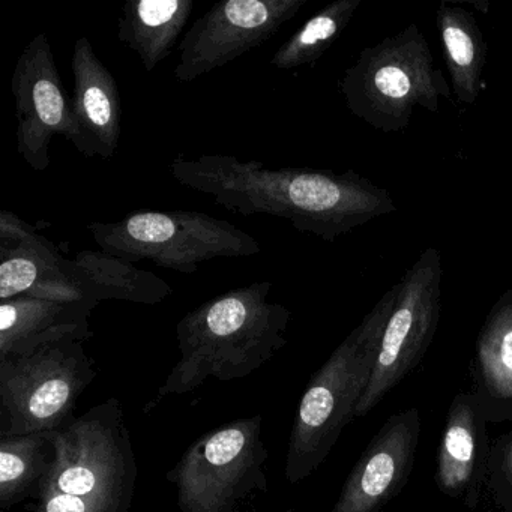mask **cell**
<instances>
[{
  "label": "cell",
  "mask_w": 512,
  "mask_h": 512,
  "mask_svg": "<svg viewBox=\"0 0 512 512\" xmlns=\"http://www.w3.org/2000/svg\"><path fill=\"white\" fill-rule=\"evenodd\" d=\"M169 169L182 187L212 197L227 211L283 218L298 232L326 242L397 211L388 190L355 170L266 167L223 154H179Z\"/></svg>",
  "instance_id": "obj_1"
},
{
  "label": "cell",
  "mask_w": 512,
  "mask_h": 512,
  "mask_svg": "<svg viewBox=\"0 0 512 512\" xmlns=\"http://www.w3.org/2000/svg\"><path fill=\"white\" fill-rule=\"evenodd\" d=\"M272 283L260 281L221 293L185 314L176 325L179 361L152 406L188 394L209 379H245L287 344L292 313L269 302Z\"/></svg>",
  "instance_id": "obj_2"
},
{
  "label": "cell",
  "mask_w": 512,
  "mask_h": 512,
  "mask_svg": "<svg viewBox=\"0 0 512 512\" xmlns=\"http://www.w3.org/2000/svg\"><path fill=\"white\" fill-rule=\"evenodd\" d=\"M56 461L35 512H130L137 463L124 407L112 397L55 431Z\"/></svg>",
  "instance_id": "obj_3"
},
{
  "label": "cell",
  "mask_w": 512,
  "mask_h": 512,
  "mask_svg": "<svg viewBox=\"0 0 512 512\" xmlns=\"http://www.w3.org/2000/svg\"><path fill=\"white\" fill-rule=\"evenodd\" d=\"M398 290L395 284L379 299L308 382L287 446L284 475L289 484L313 475L356 418Z\"/></svg>",
  "instance_id": "obj_4"
},
{
  "label": "cell",
  "mask_w": 512,
  "mask_h": 512,
  "mask_svg": "<svg viewBox=\"0 0 512 512\" xmlns=\"http://www.w3.org/2000/svg\"><path fill=\"white\" fill-rule=\"evenodd\" d=\"M340 91L350 113L382 133L406 130L416 107L437 113L452 95L416 25L365 47L344 71Z\"/></svg>",
  "instance_id": "obj_5"
},
{
  "label": "cell",
  "mask_w": 512,
  "mask_h": 512,
  "mask_svg": "<svg viewBox=\"0 0 512 512\" xmlns=\"http://www.w3.org/2000/svg\"><path fill=\"white\" fill-rule=\"evenodd\" d=\"M95 244L130 263L149 260L160 268L194 274L212 259L253 257L259 241L226 220L194 211H136L116 223H91Z\"/></svg>",
  "instance_id": "obj_6"
},
{
  "label": "cell",
  "mask_w": 512,
  "mask_h": 512,
  "mask_svg": "<svg viewBox=\"0 0 512 512\" xmlns=\"http://www.w3.org/2000/svg\"><path fill=\"white\" fill-rule=\"evenodd\" d=\"M262 427V415L236 419L203 434L185 451L167 472L181 512H245L268 493Z\"/></svg>",
  "instance_id": "obj_7"
},
{
  "label": "cell",
  "mask_w": 512,
  "mask_h": 512,
  "mask_svg": "<svg viewBox=\"0 0 512 512\" xmlns=\"http://www.w3.org/2000/svg\"><path fill=\"white\" fill-rule=\"evenodd\" d=\"M95 377L82 341L0 359V436L61 430Z\"/></svg>",
  "instance_id": "obj_8"
},
{
  "label": "cell",
  "mask_w": 512,
  "mask_h": 512,
  "mask_svg": "<svg viewBox=\"0 0 512 512\" xmlns=\"http://www.w3.org/2000/svg\"><path fill=\"white\" fill-rule=\"evenodd\" d=\"M442 256L422 251L398 283L397 299L380 340L379 353L356 418L367 416L427 355L442 313Z\"/></svg>",
  "instance_id": "obj_9"
},
{
  "label": "cell",
  "mask_w": 512,
  "mask_h": 512,
  "mask_svg": "<svg viewBox=\"0 0 512 512\" xmlns=\"http://www.w3.org/2000/svg\"><path fill=\"white\" fill-rule=\"evenodd\" d=\"M308 0H221L191 25L173 70L190 83L268 43Z\"/></svg>",
  "instance_id": "obj_10"
},
{
  "label": "cell",
  "mask_w": 512,
  "mask_h": 512,
  "mask_svg": "<svg viewBox=\"0 0 512 512\" xmlns=\"http://www.w3.org/2000/svg\"><path fill=\"white\" fill-rule=\"evenodd\" d=\"M11 91L16 101L17 151L31 169H49L50 145L55 136L65 137L79 149L82 137L73 104L46 34L37 35L17 59Z\"/></svg>",
  "instance_id": "obj_11"
},
{
  "label": "cell",
  "mask_w": 512,
  "mask_h": 512,
  "mask_svg": "<svg viewBox=\"0 0 512 512\" xmlns=\"http://www.w3.org/2000/svg\"><path fill=\"white\" fill-rule=\"evenodd\" d=\"M419 437L418 407L389 416L356 461L331 512L382 511L406 487Z\"/></svg>",
  "instance_id": "obj_12"
},
{
  "label": "cell",
  "mask_w": 512,
  "mask_h": 512,
  "mask_svg": "<svg viewBox=\"0 0 512 512\" xmlns=\"http://www.w3.org/2000/svg\"><path fill=\"white\" fill-rule=\"evenodd\" d=\"M488 424L473 392H458L449 406L437 448V488L472 511L478 508L487 479Z\"/></svg>",
  "instance_id": "obj_13"
},
{
  "label": "cell",
  "mask_w": 512,
  "mask_h": 512,
  "mask_svg": "<svg viewBox=\"0 0 512 512\" xmlns=\"http://www.w3.org/2000/svg\"><path fill=\"white\" fill-rule=\"evenodd\" d=\"M71 70V104L82 137L77 151L88 158L109 160L121 140L122 101L118 83L86 37H80L74 44Z\"/></svg>",
  "instance_id": "obj_14"
},
{
  "label": "cell",
  "mask_w": 512,
  "mask_h": 512,
  "mask_svg": "<svg viewBox=\"0 0 512 512\" xmlns=\"http://www.w3.org/2000/svg\"><path fill=\"white\" fill-rule=\"evenodd\" d=\"M94 305L17 296L0 304V359L29 355L62 341L92 338Z\"/></svg>",
  "instance_id": "obj_15"
},
{
  "label": "cell",
  "mask_w": 512,
  "mask_h": 512,
  "mask_svg": "<svg viewBox=\"0 0 512 512\" xmlns=\"http://www.w3.org/2000/svg\"><path fill=\"white\" fill-rule=\"evenodd\" d=\"M473 395L490 424L512 419V289L494 302L473 353Z\"/></svg>",
  "instance_id": "obj_16"
},
{
  "label": "cell",
  "mask_w": 512,
  "mask_h": 512,
  "mask_svg": "<svg viewBox=\"0 0 512 512\" xmlns=\"http://www.w3.org/2000/svg\"><path fill=\"white\" fill-rule=\"evenodd\" d=\"M67 274L80 298L95 307L104 301L157 305L173 293L172 286L154 272L101 250L77 253L68 260Z\"/></svg>",
  "instance_id": "obj_17"
},
{
  "label": "cell",
  "mask_w": 512,
  "mask_h": 512,
  "mask_svg": "<svg viewBox=\"0 0 512 512\" xmlns=\"http://www.w3.org/2000/svg\"><path fill=\"white\" fill-rule=\"evenodd\" d=\"M65 259L37 227L0 212V301L28 296L64 271Z\"/></svg>",
  "instance_id": "obj_18"
},
{
  "label": "cell",
  "mask_w": 512,
  "mask_h": 512,
  "mask_svg": "<svg viewBox=\"0 0 512 512\" xmlns=\"http://www.w3.org/2000/svg\"><path fill=\"white\" fill-rule=\"evenodd\" d=\"M194 7V0H127L118 20V40L152 73L172 55Z\"/></svg>",
  "instance_id": "obj_19"
},
{
  "label": "cell",
  "mask_w": 512,
  "mask_h": 512,
  "mask_svg": "<svg viewBox=\"0 0 512 512\" xmlns=\"http://www.w3.org/2000/svg\"><path fill=\"white\" fill-rule=\"evenodd\" d=\"M437 29L442 41L451 88L460 103H476L484 91V68L487 65V44L475 17L443 0L436 11Z\"/></svg>",
  "instance_id": "obj_20"
},
{
  "label": "cell",
  "mask_w": 512,
  "mask_h": 512,
  "mask_svg": "<svg viewBox=\"0 0 512 512\" xmlns=\"http://www.w3.org/2000/svg\"><path fill=\"white\" fill-rule=\"evenodd\" d=\"M56 461L55 431L0 436V508L40 497Z\"/></svg>",
  "instance_id": "obj_21"
},
{
  "label": "cell",
  "mask_w": 512,
  "mask_h": 512,
  "mask_svg": "<svg viewBox=\"0 0 512 512\" xmlns=\"http://www.w3.org/2000/svg\"><path fill=\"white\" fill-rule=\"evenodd\" d=\"M362 0H334L314 14L272 56L271 67L281 71L314 65L341 37Z\"/></svg>",
  "instance_id": "obj_22"
},
{
  "label": "cell",
  "mask_w": 512,
  "mask_h": 512,
  "mask_svg": "<svg viewBox=\"0 0 512 512\" xmlns=\"http://www.w3.org/2000/svg\"><path fill=\"white\" fill-rule=\"evenodd\" d=\"M485 484L497 508L512 512V431L491 443Z\"/></svg>",
  "instance_id": "obj_23"
},
{
  "label": "cell",
  "mask_w": 512,
  "mask_h": 512,
  "mask_svg": "<svg viewBox=\"0 0 512 512\" xmlns=\"http://www.w3.org/2000/svg\"><path fill=\"white\" fill-rule=\"evenodd\" d=\"M511 88H512V76H511Z\"/></svg>",
  "instance_id": "obj_24"
},
{
  "label": "cell",
  "mask_w": 512,
  "mask_h": 512,
  "mask_svg": "<svg viewBox=\"0 0 512 512\" xmlns=\"http://www.w3.org/2000/svg\"><path fill=\"white\" fill-rule=\"evenodd\" d=\"M511 217H512V209H511Z\"/></svg>",
  "instance_id": "obj_25"
}]
</instances>
